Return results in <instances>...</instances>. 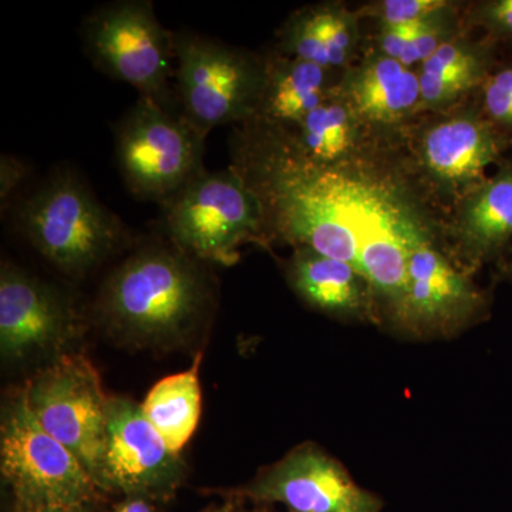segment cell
I'll list each match as a JSON object with an SVG mask.
<instances>
[{
	"label": "cell",
	"mask_w": 512,
	"mask_h": 512,
	"mask_svg": "<svg viewBox=\"0 0 512 512\" xmlns=\"http://www.w3.org/2000/svg\"><path fill=\"white\" fill-rule=\"evenodd\" d=\"M259 512H266V511H259Z\"/></svg>",
	"instance_id": "32"
},
{
	"label": "cell",
	"mask_w": 512,
	"mask_h": 512,
	"mask_svg": "<svg viewBox=\"0 0 512 512\" xmlns=\"http://www.w3.org/2000/svg\"><path fill=\"white\" fill-rule=\"evenodd\" d=\"M470 20L487 30L494 39L512 40V0L478 3L471 10Z\"/></svg>",
	"instance_id": "26"
},
{
	"label": "cell",
	"mask_w": 512,
	"mask_h": 512,
	"mask_svg": "<svg viewBox=\"0 0 512 512\" xmlns=\"http://www.w3.org/2000/svg\"><path fill=\"white\" fill-rule=\"evenodd\" d=\"M184 477L180 456L167 446L141 406L110 397L106 446L96 477L100 490L164 501L173 497Z\"/></svg>",
	"instance_id": "10"
},
{
	"label": "cell",
	"mask_w": 512,
	"mask_h": 512,
	"mask_svg": "<svg viewBox=\"0 0 512 512\" xmlns=\"http://www.w3.org/2000/svg\"><path fill=\"white\" fill-rule=\"evenodd\" d=\"M161 205L171 244L202 264L232 265L242 244H262L258 201L231 167L201 171Z\"/></svg>",
	"instance_id": "6"
},
{
	"label": "cell",
	"mask_w": 512,
	"mask_h": 512,
	"mask_svg": "<svg viewBox=\"0 0 512 512\" xmlns=\"http://www.w3.org/2000/svg\"><path fill=\"white\" fill-rule=\"evenodd\" d=\"M204 512H235L234 510H232L231 507H218V508H211V510H207V511H204Z\"/></svg>",
	"instance_id": "29"
},
{
	"label": "cell",
	"mask_w": 512,
	"mask_h": 512,
	"mask_svg": "<svg viewBox=\"0 0 512 512\" xmlns=\"http://www.w3.org/2000/svg\"><path fill=\"white\" fill-rule=\"evenodd\" d=\"M256 503L291 512H379L382 501L352 480L345 468L316 447H299L266 468L242 490Z\"/></svg>",
	"instance_id": "12"
},
{
	"label": "cell",
	"mask_w": 512,
	"mask_h": 512,
	"mask_svg": "<svg viewBox=\"0 0 512 512\" xmlns=\"http://www.w3.org/2000/svg\"><path fill=\"white\" fill-rule=\"evenodd\" d=\"M483 113L505 136H512V63L490 74L483 84Z\"/></svg>",
	"instance_id": "24"
},
{
	"label": "cell",
	"mask_w": 512,
	"mask_h": 512,
	"mask_svg": "<svg viewBox=\"0 0 512 512\" xmlns=\"http://www.w3.org/2000/svg\"><path fill=\"white\" fill-rule=\"evenodd\" d=\"M26 165L20 163L18 158L10 156H2V164H0V198L2 204L9 201L10 195L18 188L20 181L25 178Z\"/></svg>",
	"instance_id": "27"
},
{
	"label": "cell",
	"mask_w": 512,
	"mask_h": 512,
	"mask_svg": "<svg viewBox=\"0 0 512 512\" xmlns=\"http://www.w3.org/2000/svg\"><path fill=\"white\" fill-rule=\"evenodd\" d=\"M484 303L483 293L439 245H424L410 258L406 293L393 316L409 328H444L476 315Z\"/></svg>",
	"instance_id": "14"
},
{
	"label": "cell",
	"mask_w": 512,
	"mask_h": 512,
	"mask_svg": "<svg viewBox=\"0 0 512 512\" xmlns=\"http://www.w3.org/2000/svg\"><path fill=\"white\" fill-rule=\"evenodd\" d=\"M211 305L210 276L202 262L174 244H153L107 276L94 312L121 342L165 348L190 338Z\"/></svg>",
	"instance_id": "2"
},
{
	"label": "cell",
	"mask_w": 512,
	"mask_h": 512,
	"mask_svg": "<svg viewBox=\"0 0 512 512\" xmlns=\"http://www.w3.org/2000/svg\"><path fill=\"white\" fill-rule=\"evenodd\" d=\"M200 363L201 355L191 369L164 377L141 404L146 419L177 454L190 441L200 421Z\"/></svg>",
	"instance_id": "20"
},
{
	"label": "cell",
	"mask_w": 512,
	"mask_h": 512,
	"mask_svg": "<svg viewBox=\"0 0 512 512\" xmlns=\"http://www.w3.org/2000/svg\"><path fill=\"white\" fill-rule=\"evenodd\" d=\"M490 64L488 46L458 36L444 43L421 64L420 110L441 109L477 86H483Z\"/></svg>",
	"instance_id": "19"
},
{
	"label": "cell",
	"mask_w": 512,
	"mask_h": 512,
	"mask_svg": "<svg viewBox=\"0 0 512 512\" xmlns=\"http://www.w3.org/2000/svg\"><path fill=\"white\" fill-rule=\"evenodd\" d=\"M471 262L500 254L512 239V160L457 201L447 228Z\"/></svg>",
	"instance_id": "16"
},
{
	"label": "cell",
	"mask_w": 512,
	"mask_h": 512,
	"mask_svg": "<svg viewBox=\"0 0 512 512\" xmlns=\"http://www.w3.org/2000/svg\"><path fill=\"white\" fill-rule=\"evenodd\" d=\"M39 512H86L80 510H47V511H39Z\"/></svg>",
	"instance_id": "30"
},
{
	"label": "cell",
	"mask_w": 512,
	"mask_h": 512,
	"mask_svg": "<svg viewBox=\"0 0 512 512\" xmlns=\"http://www.w3.org/2000/svg\"><path fill=\"white\" fill-rule=\"evenodd\" d=\"M83 39L100 70L174 113V35L158 22L153 3L119 0L94 10L84 22Z\"/></svg>",
	"instance_id": "7"
},
{
	"label": "cell",
	"mask_w": 512,
	"mask_h": 512,
	"mask_svg": "<svg viewBox=\"0 0 512 512\" xmlns=\"http://www.w3.org/2000/svg\"><path fill=\"white\" fill-rule=\"evenodd\" d=\"M286 128L309 157L325 163L348 156L373 131L357 119L335 86L326 100L301 123Z\"/></svg>",
	"instance_id": "21"
},
{
	"label": "cell",
	"mask_w": 512,
	"mask_h": 512,
	"mask_svg": "<svg viewBox=\"0 0 512 512\" xmlns=\"http://www.w3.org/2000/svg\"><path fill=\"white\" fill-rule=\"evenodd\" d=\"M328 9V49L330 67L345 66L355 49L357 25L355 16L338 5H326Z\"/></svg>",
	"instance_id": "25"
},
{
	"label": "cell",
	"mask_w": 512,
	"mask_h": 512,
	"mask_svg": "<svg viewBox=\"0 0 512 512\" xmlns=\"http://www.w3.org/2000/svg\"><path fill=\"white\" fill-rule=\"evenodd\" d=\"M278 52L332 69L326 5L311 6L293 13L279 32Z\"/></svg>",
	"instance_id": "22"
},
{
	"label": "cell",
	"mask_w": 512,
	"mask_h": 512,
	"mask_svg": "<svg viewBox=\"0 0 512 512\" xmlns=\"http://www.w3.org/2000/svg\"><path fill=\"white\" fill-rule=\"evenodd\" d=\"M175 97L180 114L207 136L212 128L254 119L264 59L195 33L174 35Z\"/></svg>",
	"instance_id": "5"
},
{
	"label": "cell",
	"mask_w": 512,
	"mask_h": 512,
	"mask_svg": "<svg viewBox=\"0 0 512 512\" xmlns=\"http://www.w3.org/2000/svg\"><path fill=\"white\" fill-rule=\"evenodd\" d=\"M510 144L484 113L466 111L421 131L414 163L431 191L461 197L487 180L485 170L503 161Z\"/></svg>",
	"instance_id": "11"
},
{
	"label": "cell",
	"mask_w": 512,
	"mask_h": 512,
	"mask_svg": "<svg viewBox=\"0 0 512 512\" xmlns=\"http://www.w3.org/2000/svg\"><path fill=\"white\" fill-rule=\"evenodd\" d=\"M0 471L15 512L87 511L99 497L89 471L30 412L25 390L3 407Z\"/></svg>",
	"instance_id": "4"
},
{
	"label": "cell",
	"mask_w": 512,
	"mask_h": 512,
	"mask_svg": "<svg viewBox=\"0 0 512 512\" xmlns=\"http://www.w3.org/2000/svg\"><path fill=\"white\" fill-rule=\"evenodd\" d=\"M288 279L303 301L332 315H360L373 295L353 266L308 248L293 252Z\"/></svg>",
	"instance_id": "18"
},
{
	"label": "cell",
	"mask_w": 512,
	"mask_h": 512,
	"mask_svg": "<svg viewBox=\"0 0 512 512\" xmlns=\"http://www.w3.org/2000/svg\"><path fill=\"white\" fill-rule=\"evenodd\" d=\"M446 0H384L365 9V15L379 20L380 26H400L421 22L451 8Z\"/></svg>",
	"instance_id": "23"
},
{
	"label": "cell",
	"mask_w": 512,
	"mask_h": 512,
	"mask_svg": "<svg viewBox=\"0 0 512 512\" xmlns=\"http://www.w3.org/2000/svg\"><path fill=\"white\" fill-rule=\"evenodd\" d=\"M79 316L55 286L18 266L0 271V352L3 360H22L62 348L76 335Z\"/></svg>",
	"instance_id": "13"
},
{
	"label": "cell",
	"mask_w": 512,
	"mask_h": 512,
	"mask_svg": "<svg viewBox=\"0 0 512 512\" xmlns=\"http://www.w3.org/2000/svg\"><path fill=\"white\" fill-rule=\"evenodd\" d=\"M372 131L336 161L309 157L291 131L251 119L231 138V168L258 201L262 244L282 242L346 262L399 309L413 252L439 245L446 222L414 160Z\"/></svg>",
	"instance_id": "1"
},
{
	"label": "cell",
	"mask_w": 512,
	"mask_h": 512,
	"mask_svg": "<svg viewBox=\"0 0 512 512\" xmlns=\"http://www.w3.org/2000/svg\"><path fill=\"white\" fill-rule=\"evenodd\" d=\"M510 272L512 274V262H511V265H510Z\"/></svg>",
	"instance_id": "31"
},
{
	"label": "cell",
	"mask_w": 512,
	"mask_h": 512,
	"mask_svg": "<svg viewBox=\"0 0 512 512\" xmlns=\"http://www.w3.org/2000/svg\"><path fill=\"white\" fill-rule=\"evenodd\" d=\"M335 90L357 119L379 133L396 130L420 110L419 73L379 52L350 69Z\"/></svg>",
	"instance_id": "15"
},
{
	"label": "cell",
	"mask_w": 512,
	"mask_h": 512,
	"mask_svg": "<svg viewBox=\"0 0 512 512\" xmlns=\"http://www.w3.org/2000/svg\"><path fill=\"white\" fill-rule=\"evenodd\" d=\"M25 394L40 426L96 481L106 446L109 397L104 396L99 373L89 360L60 356L28 384Z\"/></svg>",
	"instance_id": "9"
},
{
	"label": "cell",
	"mask_w": 512,
	"mask_h": 512,
	"mask_svg": "<svg viewBox=\"0 0 512 512\" xmlns=\"http://www.w3.org/2000/svg\"><path fill=\"white\" fill-rule=\"evenodd\" d=\"M18 224L64 274L84 275L126 241L123 222L70 170L47 178L20 204Z\"/></svg>",
	"instance_id": "3"
},
{
	"label": "cell",
	"mask_w": 512,
	"mask_h": 512,
	"mask_svg": "<svg viewBox=\"0 0 512 512\" xmlns=\"http://www.w3.org/2000/svg\"><path fill=\"white\" fill-rule=\"evenodd\" d=\"M107 512H157V510L154 507V501L150 498L131 495V497L124 498L121 503L114 505Z\"/></svg>",
	"instance_id": "28"
},
{
	"label": "cell",
	"mask_w": 512,
	"mask_h": 512,
	"mask_svg": "<svg viewBox=\"0 0 512 512\" xmlns=\"http://www.w3.org/2000/svg\"><path fill=\"white\" fill-rule=\"evenodd\" d=\"M332 69L276 52L264 57V83L254 119L295 127L319 107L335 84Z\"/></svg>",
	"instance_id": "17"
},
{
	"label": "cell",
	"mask_w": 512,
	"mask_h": 512,
	"mask_svg": "<svg viewBox=\"0 0 512 512\" xmlns=\"http://www.w3.org/2000/svg\"><path fill=\"white\" fill-rule=\"evenodd\" d=\"M116 156L128 190L164 204L204 171L205 134L181 114L141 97L116 128Z\"/></svg>",
	"instance_id": "8"
}]
</instances>
